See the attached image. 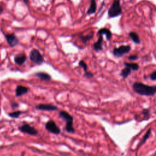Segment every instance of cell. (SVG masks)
I'll return each mask as SVG.
<instances>
[{
	"instance_id": "cell-1",
	"label": "cell",
	"mask_w": 156,
	"mask_h": 156,
	"mask_svg": "<svg viewBox=\"0 0 156 156\" xmlns=\"http://www.w3.org/2000/svg\"><path fill=\"white\" fill-rule=\"evenodd\" d=\"M132 87L134 91L140 95L152 96L156 93V86H149L142 82L134 83Z\"/></svg>"
},
{
	"instance_id": "cell-2",
	"label": "cell",
	"mask_w": 156,
	"mask_h": 156,
	"mask_svg": "<svg viewBox=\"0 0 156 156\" xmlns=\"http://www.w3.org/2000/svg\"><path fill=\"white\" fill-rule=\"evenodd\" d=\"M59 114L60 116H61L62 118H63L67 123L65 126L66 131L69 132V133H74L75 132V130L73 127V116L65 111H60L59 112Z\"/></svg>"
},
{
	"instance_id": "cell-3",
	"label": "cell",
	"mask_w": 156,
	"mask_h": 156,
	"mask_svg": "<svg viewBox=\"0 0 156 156\" xmlns=\"http://www.w3.org/2000/svg\"><path fill=\"white\" fill-rule=\"evenodd\" d=\"M122 13V7L120 0H114L113 3L108 11V15L110 18L118 17Z\"/></svg>"
},
{
	"instance_id": "cell-4",
	"label": "cell",
	"mask_w": 156,
	"mask_h": 156,
	"mask_svg": "<svg viewBox=\"0 0 156 156\" xmlns=\"http://www.w3.org/2000/svg\"><path fill=\"white\" fill-rule=\"evenodd\" d=\"M29 58L30 60L36 65H41L44 62L43 56L39 52V51L36 49H33L30 51Z\"/></svg>"
},
{
	"instance_id": "cell-5",
	"label": "cell",
	"mask_w": 156,
	"mask_h": 156,
	"mask_svg": "<svg viewBox=\"0 0 156 156\" xmlns=\"http://www.w3.org/2000/svg\"><path fill=\"white\" fill-rule=\"evenodd\" d=\"M130 50L131 48L129 45H121L118 48H115L113 51V54L115 57H120L124 54L129 53Z\"/></svg>"
},
{
	"instance_id": "cell-6",
	"label": "cell",
	"mask_w": 156,
	"mask_h": 156,
	"mask_svg": "<svg viewBox=\"0 0 156 156\" xmlns=\"http://www.w3.org/2000/svg\"><path fill=\"white\" fill-rule=\"evenodd\" d=\"M46 129L54 134H59L60 132V128L56 124V123L52 120H50L45 124Z\"/></svg>"
},
{
	"instance_id": "cell-7",
	"label": "cell",
	"mask_w": 156,
	"mask_h": 156,
	"mask_svg": "<svg viewBox=\"0 0 156 156\" xmlns=\"http://www.w3.org/2000/svg\"><path fill=\"white\" fill-rule=\"evenodd\" d=\"M19 130L21 132H23V133L28 134L31 135H36L38 133L37 130L28 124H23V125L20 126Z\"/></svg>"
},
{
	"instance_id": "cell-8",
	"label": "cell",
	"mask_w": 156,
	"mask_h": 156,
	"mask_svg": "<svg viewBox=\"0 0 156 156\" xmlns=\"http://www.w3.org/2000/svg\"><path fill=\"white\" fill-rule=\"evenodd\" d=\"M5 38L6 39V41L7 43L11 47H14L16 46L18 43V39L14 34H5Z\"/></svg>"
},
{
	"instance_id": "cell-9",
	"label": "cell",
	"mask_w": 156,
	"mask_h": 156,
	"mask_svg": "<svg viewBox=\"0 0 156 156\" xmlns=\"http://www.w3.org/2000/svg\"><path fill=\"white\" fill-rule=\"evenodd\" d=\"M36 108L40 111H57L58 108L52 104H40L37 106Z\"/></svg>"
},
{
	"instance_id": "cell-10",
	"label": "cell",
	"mask_w": 156,
	"mask_h": 156,
	"mask_svg": "<svg viewBox=\"0 0 156 156\" xmlns=\"http://www.w3.org/2000/svg\"><path fill=\"white\" fill-rule=\"evenodd\" d=\"M103 37L102 35H99V38L96 42H95L93 45V50L96 51H99L103 50Z\"/></svg>"
},
{
	"instance_id": "cell-11",
	"label": "cell",
	"mask_w": 156,
	"mask_h": 156,
	"mask_svg": "<svg viewBox=\"0 0 156 156\" xmlns=\"http://www.w3.org/2000/svg\"><path fill=\"white\" fill-rule=\"evenodd\" d=\"M26 56L24 54H17L14 57V61L15 63L19 65H21L26 61Z\"/></svg>"
},
{
	"instance_id": "cell-12",
	"label": "cell",
	"mask_w": 156,
	"mask_h": 156,
	"mask_svg": "<svg viewBox=\"0 0 156 156\" xmlns=\"http://www.w3.org/2000/svg\"><path fill=\"white\" fill-rule=\"evenodd\" d=\"M98 35H105L106 39L107 40H110L112 38V34L111 33V31L108 29L105 28L100 29L98 30Z\"/></svg>"
},
{
	"instance_id": "cell-13",
	"label": "cell",
	"mask_w": 156,
	"mask_h": 156,
	"mask_svg": "<svg viewBox=\"0 0 156 156\" xmlns=\"http://www.w3.org/2000/svg\"><path fill=\"white\" fill-rule=\"evenodd\" d=\"M28 88L25 86H23V85H18L17 87L16 90H15V95L17 96H21L23 95L24 94L28 91Z\"/></svg>"
},
{
	"instance_id": "cell-14",
	"label": "cell",
	"mask_w": 156,
	"mask_h": 156,
	"mask_svg": "<svg viewBox=\"0 0 156 156\" xmlns=\"http://www.w3.org/2000/svg\"><path fill=\"white\" fill-rule=\"evenodd\" d=\"M97 8L96 0H90V6L87 10V14L91 15L95 13Z\"/></svg>"
},
{
	"instance_id": "cell-15",
	"label": "cell",
	"mask_w": 156,
	"mask_h": 156,
	"mask_svg": "<svg viewBox=\"0 0 156 156\" xmlns=\"http://www.w3.org/2000/svg\"><path fill=\"white\" fill-rule=\"evenodd\" d=\"M36 76L38 77L39 79H40L41 80L43 81H48L51 79V77L50 76V74L48 73H46L44 72H38L35 74Z\"/></svg>"
},
{
	"instance_id": "cell-16",
	"label": "cell",
	"mask_w": 156,
	"mask_h": 156,
	"mask_svg": "<svg viewBox=\"0 0 156 156\" xmlns=\"http://www.w3.org/2000/svg\"><path fill=\"white\" fill-rule=\"evenodd\" d=\"M131 40L133 41L135 44H140V39L139 38L138 35L135 32H130L129 34Z\"/></svg>"
},
{
	"instance_id": "cell-17",
	"label": "cell",
	"mask_w": 156,
	"mask_h": 156,
	"mask_svg": "<svg viewBox=\"0 0 156 156\" xmlns=\"http://www.w3.org/2000/svg\"><path fill=\"white\" fill-rule=\"evenodd\" d=\"M131 69L129 67H126V68H124V69H123L121 70V76L123 77V78H127L130 74L131 73Z\"/></svg>"
},
{
	"instance_id": "cell-18",
	"label": "cell",
	"mask_w": 156,
	"mask_h": 156,
	"mask_svg": "<svg viewBox=\"0 0 156 156\" xmlns=\"http://www.w3.org/2000/svg\"><path fill=\"white\" fill-rule=\"evenodd\" d=\"M93 33H91V34H89V35H80V38L81 40H82V42L85 44L88 41H89L90 40H91V39L93 37Z\"/></svg>"
},
{
	"instance_id": "cell-19",
	"label": "cell",
	"mask_w": 156,
	"mask_h": 156,
	"mask_svg": "<svg viewBox=\"0 0 156 156\" xmlns=\"http://www.w3.org/2000/svg\"><path fill=\"white\" fill-rule=\"evenodd\" d=\"M124 65L130 68L132 70H134V71H137L139 68L138 64L136 63H128V62H125V63H124Z\"/></svg>"
},
{
	"instance_id": "cell-20",
	"label": "cell",
	"mask_w": 156,
	"mask_h": 156,
	"mask_svg": "<svg viewBox=\"0 0 156 156\" xmlns=\"http://www.w3.org/2000/svg\"><path fill=\"white\" fill-rule=\"evenodd\" d=\"M21 111H15V112H12V113H9V116L10 117H11V118H18V117L20 116V115H21Z\"/></svg>"
},
{
	"instance_id": "cell-21",
	"label": "cell",
	"mask_w": 156,
	"mask_h": 156,
	"mask_svg": "<svg viewBox=\"0 0 156 156\" xmlns=\"http://www.w3.org/2000/svg\"><path fill=\"white\" fill-rule=\"evenodd\" d=\"M151 129H150L149 130H148L147 131V132L146 133V134H145V136L143 137V139H142V141L141 143H140V145L143 144V143L146 141V140H147V138L150 137V134H151Z\"/></svg>"
},
{
	"instance_id": "cell-22",
	"label": "cell",
	"mask_w": 156,
	"mask_h": 156,
	"mask_svg": "<svg viewBox=\"0 0 156 156\" xmlns=\"http://www.w3.org/2000/svg\"><path fill=\"white\" fill-rule=\"evenodd\" d=\"M79 65L80 67H81L84 70V72H87V68H88V67H87V65L86 64V63H85V62H84L83 60H81L79 61Z\"/></svg>"
},
{
	"instance_id": "cell-23",
	"label": "cell",
	"mask_w": 156,
	"mask_h": 156,
	"mask_svg": "<svg viewBox=\"0 0 156 156\" xmlns=\"http://www.w3.org/2000/svg\"><path fill=\"white\" fill-rule=\"evenodd\" d=\"M150 78H151V79L152 81L156 80V71L151 73V74L150 75Z\"/></svg>"
},
{
	"instance_id": "cell-24",
	"label": "cell",
	"mask_w": 156,
	"mask_h": 156,
	"mask_svg": "<svg viewBox=\"0 0 156 156\" xmlns=\"http://www.w3.org/2000/svg\"><path fill=\"white\" fill-rule=\"evenodd\" d=\"M128 59L130 60H135L138 59V56L137 55H131L128 57Z\"/></svg>"
},
{
	"instance_id": "cell-25",
	"label": "cell",
	"mask_w": 156,
	"mask_h": 156,
	"mask_svg": "<svg viewBox=\"0 0 156 156\" xmlns=\"http://www.w3.org/2000/svg\"><path fill=\"white\" fill-rule=\"evenodd\" d=\"M85 75H86L87 77H89L93 76V74L90 72H86V74H85Z\"/></svg>"
},
{
	"instance_id": "cell-26",
	"label": "cell",
	"mask_w": 156,
	"mask_h": 156,
	"mask_svg": "<svg viewBox=\"0 0 156 156\" xmlns=\"http://www.w3.org/2000/svg\"><path fill=\"white\" fill-rule=\"evenodd\" d=\"M12 107H18V104L17 103H13L12 104Z\"/></svg>"
},
{
	"instance_id": "cell-27",
	"label": "cell",
	"mask_w": 156,
	"mask_h": 156,
	"mask_svg": "<svg viewBox=\"0 0 156 156\" xmlns=\"http://www.w3.org/2000/svg\"><path fill=\"white\" fill-rule=\"evenodd\" d=\"M3 11V9L2 8V7H0V13H1Z\"/></svg>"
}]
</instances>
